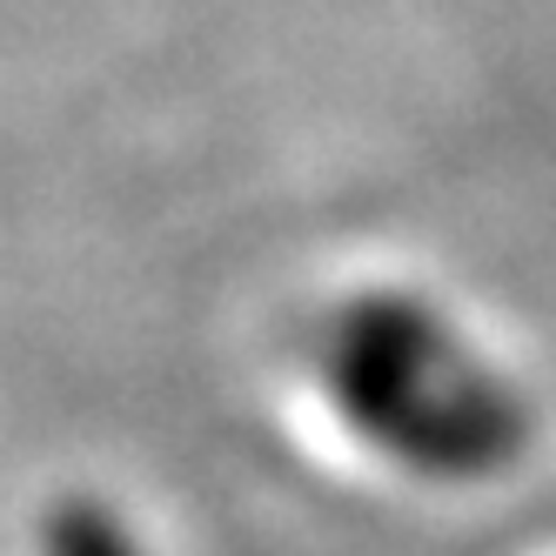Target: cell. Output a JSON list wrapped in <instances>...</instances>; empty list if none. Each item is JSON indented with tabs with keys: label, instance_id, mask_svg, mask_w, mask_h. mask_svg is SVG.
<instances>
[{
	"label": "cell",
	"instance_id": "cell-2",
	"mask_svg": "<svg viewBox=\"0 0 556 556\" xmlns=\"http://www.w3.org/2000/svg\"><path fill=\"white\" fill-rule=\"evenodd\" d=\"M41 556H148L135 530L94 496H61L41 516Z\"/></svg>",
	"mask_w": 556,
	"mask_h": 556
},
{
	"label": "cell",
	"instance_id": "cell-1",
	"mask_svg": "<svg viewBox=\"0 0 556 556\" xmlns=\"http://www.w3.org/2000/svg\"><path fill=\"white\" fill-rule=\"evenodd\" d=\"M315 382L349 435L422 483H490L530 450L523 395L403 289H363L329 315Z\"/></svg>",
	"mask_w": 556,
	"mask_h": 556
}]
</instances>
